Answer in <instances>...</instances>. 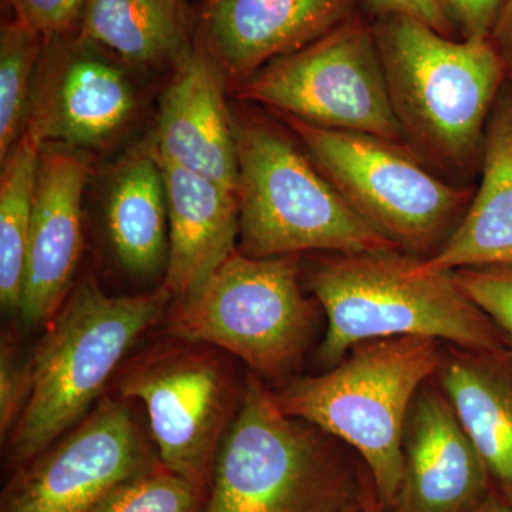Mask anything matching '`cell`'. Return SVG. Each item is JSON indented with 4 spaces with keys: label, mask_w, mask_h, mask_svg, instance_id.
Returning <instances> with one entry per match:
<instances>
[{
    "label": "cell",
    "mask_w": 512,
    "mask_h": 512,
    "mask_svg": "<svg viewBox=\"0 0 512 512\" xmlns=\"http://www.w3.org/2000/svg\"><path fill=\"white\" fill-rule=\"evenodd\" d=\"M308 289L328 318L320 365H338L366 340L429 338L471 350H505L504 333L468 298L454 272L402 251L322 256Z\"/></svg>",
    "instance_id": "cell-1"
},
{
    "label": "cell",
    "mask_w": 512,
    "mask_h": 512,
    "mask_svg": "<svg viewBox=\"0 0 512 512\" xmlns=\"http://www.w3.org/2000/svg\"><path fill=\"white\" fill-rule=\"evenodd\" d=\"M370 25L406 143L444 170L466 173L507 80L490 39L456 40L402 15Z\"/></svg>",
    "instance_id": "cell-2"
},
{
    "label": "cell",
    "mask_w": 512,
    "mask_h": 512,
    "mask_svg": "<svg viewBox=\"0 0 512 512\" xmlns=\"http://www.w3.org/2000/svg\"><path fill=\"white\" fill-rule=\"evenodd\" d=\"M171 293L107 295L96 282L70 291L28 360L29 394L8 441L16 470L89 413L123 357L164 318Z\"/></svg>",
    "instance_id": "cell-3"
},
{
    "label": "cell",
    "mask_w": 512,
    "mask_h": 512,
    "mask_svg": "<svg viewBox=\"0 0 512 512\" xmlns=\"http://www.w3.org/2000/svg\"><path fill=\"white\" fill-rule=\"evenodd\" d=\"M444 343L429 338L366 340L318 376L274 392L279 409L352 447L365 461L384 510L403 476V431L414 396L436 376Z\"/></svg>",
    "instance_id": "cell-4"
},
{
    "label": "cell",
    "mask_w": 512,
    "mask_h": 512,
    "mask_svg": "<svg viewBox=\"0 0 512 512\" xmlns=\"http://www.w3.org/2000/svg\"><path fill=\"white\" fill-rule=\"evenodd\" d=\"M363 487L340 441L282 412L274 390L249 370L207 512H342L362 501Z\"/></svg>",
    "instance_id": "cell-5"
},
{
    "label": "cell",
    "mask_w": 512,
    "mask_h": 512,
    "mask_svg": "<svg viewBox=\"0 0 512 512\" xmlns=\"http://www.w3.org/2000/svg\"><path fill=\"white\" fill-rule=\"evenodd\" d=\"M239 252L252 258L400 251L295 144L262 121L235 124Z\"/></svg>",
    "instance_id": "cell-6"
},
{
    "label": "cell",
    "mask_w": 512,
    "mask_h": 512,
    "mask_svg": "<svg viewBox=\"0 0 512 512\" xmlns=\"http://www.w3.org/2000/svg\"><path fill=\"white\" fill-rule=\"evenodd\" d=\"M278 116L301 140L320 173L404 254L420 259L436 255L473 200L471 188L441 180L402 144Z\"/></svg>",
    "instance_id": "cell-7"
},
{
    "label": "cell",
    "mask_w": 512,
    "mask_h": 512,
    "mask_svg": "<svg viewBox=\"0 0 512 512\" xmlns=\"http://www.w3.org/2000/svg\"><path fill=\"white\" fill-rule=\"evenodd\" d=\"M318 308L299 284V255L235 251L195 298L175 306L170 332L227 350L261 379H278L308 349Z\"/></svg>",
    "instance_id": "cell-8"
},
{
    "label": "cell",
    "mask_w": 512,
    "mask_h": 512,
    "mask_svg": "<svg viewBox=\"0 0 512 512\" xmlns=\"http://www.w3.org/2000/svg\"><path fill=\"white\" fill-rule=\"evenodd\" d=\"M238 96L316 127L370 134L406 146L372 25L360 16L266 64L238 84Z\"/></svg>",
    "instance_id": "cell-9"
},
{
    "label": "cell",
    "mask_w": 512,
    "mask_h": 512,
    "mask_svg": "<svg viewBox=\"0 0 512 512\" xmlns=\"http://www.w3.org/2000/svg\"><path fill=\"white\" fill-rule=\"evenodd\" d=\"M117 390L146 406L161 463L210 490L218 451L239 409L220 360L187 346L153 350L123 370Z\"/></svg>",
    "instance_id": "cell-10"
},
{
    "label": "cell",
    "mask_w": 512,
    "mask_h": 512,
    "mask_svg": "<svg viewBox=\"0 0 512 512\" xmlns=\"http://www.w3.org/2000/svg\"><path fill=\"white\" fill-rule=\"evenodd\" d=\"M158 461L127 404L103 397L69 434L12 471L0 512H89Z\"/></svg>",
    "instance_id": "cell-11"
},
{
    "label": "cell",
    "mask_w": 512,
    "mask_h": 512,
    "mask_svg": "<svg viewBox=\"0 0 512 512\" xmlns=\"http://www.w3.org/2000/svg\"><path fill=\"white\" fill-rule=\"evenodd\" d=\"M43 76L25 127L43 146H101L136 111V92L127 74L82 37L49 57Z\"/></svg>",
    "instance_id": "cell-12"
},
{
    "label": "cell",
    "mask_w": 512,
    "mask_h": 512,
    "mask_svg": "<svg viewBox=\"0 0 512 512\" xmlns=\"http://www.w3.org/2000/svg\"><path fill=\"white\" fill-rule=\"evenodd\" d=\"M393 512H467L491 494L490 471L436 379L414 396Z\"/></svg>",
    "instance_id": "cell-13"
},
{
    "label": "cell",
    "mask_w": 512,
    "mask_h": 512,
    "mask_svg": "<svg viewBox=\"0 0 512 512\" xmlns=\"http://www.w3.org/2000/svg\"><path fill=\"white\" fill-rule=\"evenodd\" d=\"M363 0H207L200 46L241 84L266 64L359 18Z\"/></svg>",
    "instance_id": "cell-14"
},
{
    "label": "cell",
    "mask_w": 512,
    "mask_h": 512,
    "mask_svg": "<svg viewBox=\"0 0 512 512\" xmlns=\"http://www.w3.org/2000/svg\"><path fill=\"white\" fill-rule=\"evenodd\" d=\"M87 178L89 165L82 156L43 146L19 308L26 326L47 325L72 291L83 251Z\"/></svg>",
    "instance_id": "cell-15"
},
{
    "label": "cell",
    "mask_w": 512,
    "mask_h": 512,
    "mask_svg": "<svg viewBox=\"0 0 512 512\" xmlns=\"http://www.w3.org/2000/svg\"><path fill=\"white\" fill-rule=\"evenodd\" d=\"M220 67L201 46L178 62L160 104L154 151L158 160L238 192L237 128L224 99Z\"/></svg>",
    "instance_id": "cell-16"
},
{
    "label": "cell",
    "mask_w": 512,
    "mask_h": 512,
    "mask_svg": "<svg viewBox=\"0 0 512 512\" xmlns=\"http://www.w3.org/2000/svg\"><path fill=\"white\" fill-rule=\"evenodd\" d=\"M160 161V160H158ZM168 205L164 288L175 306L191 301L234 254L239 237L238 192L163 163Z\"/></svg>",
    "instance_id": "cell-17"
},
{
    "label": "cell",
    "mask_w": 512,
    "mask_h": 512,
    "mask_svg": "<svg viewBox=\"0 0 512 512\" xmlns=\"http://www.w3.org/2000/svg\"><path fill=\"white\" fill-rule=\"evenodd\" d=\"M433 271L512 266V90H501L485 130L483 175L466 214L440 251L423 259Z\"/></svg>",
    "instance_id": "cell-18"
},
{
    "label": "cell",
    "mask_w": 512,
    "mask_h": 512,
    "mask_svg": "<svg viewBox=\"0 0 512 512\" xmlns=\"http://www.w3.org/2000/svg\"><path fill=\"white\" fill-rule=\"evenodd\" d=\"M434 379L491 478L512 498V355L444 343Z\"/></svg>",
    "instance_id": "cell-19"
},
{
    "label": "cell",
    "mask_w": 512,
    "mask_h": 512,
    "mask_svg": "<svg viewBox=\"0 0 512 512\" xmlns=\"http://www.w3.org/2000/svg\"><path fill=\"white\" fill-rule=\"evenodd\" d=\"M107 228L120 264L151 276L167 264L168 205L163 168L153 150L127 158L107 197Z\"/></svg>",
    "instance_id": "cell-20"
},
{
    "label": "cell",
    "mask_w": 512,
    "mask_h": 512,
    "mask_svg": "<svg viewBox=\"0 0 512 512\" xmlns=\"http://www.w3.org/2000/svg\"><path fill=\"white\" fill-rule=\"evenodd\" d=\"M187 0H86L80 35L133 64L180 62L188 52Z\"/></svg>",
    "instance_id": "cell-21"
},
{
    "label": "cell",
    "mask_w": 512,
    "mask_h": 512,
    "mask_svg": "<svg viewBox=\"0 0 512 512\" xmlns=\"http://www.w3.org/2000/svg\"><path fill=\"white\" fill-rule=\"evenodd\" d=\"M43 144L25 131L10 151L0 178V302L18 312L22 299L26 251Z\"/></svg>",
    "instance_id": "cell-22"
},
{
    "label": "cell",
    "mask_w": 512,
    "mask_h": 512,
    "mask_svg": "<svg viewBox=\"0 0 512 512\" xmlns=\"http://www.w3.org/2000/svg\"><path fill=\"white\" fill-rule=\"evenodd\" d=\"M39 33L20 20L0 29V161L5 163L18 144L30 109V86L43 47Z\"/></svg>",
    "instance_id": "cell-23"
},
{
    "label": "cell",
    "mask_w": 512,
    "mask_h": 512,
    "mask_svg": "<svg viewBox=\"0 0 512 512\" xmlns=\"http://www.w3.org/2000/svg\"><path fill=\"white\" fill-rule=\"evenodd\" d=\"M210 490L161 461L113 488L89 512H207Z\"/></svg>",
    "instance_id": "cell-24"
},
{
    "label": "cell",
    "mask_w": 512,
    "mask_h": 512,
    "mask_svg": "<svg viewBox=\"0 0 512 512\" xmlns=\"http://www.w3.org/2000/svg\"><path fill=\"white\" fill-rule=\"evenodd\" d=\"M458 285L488 316L512 346V266H483L454 271Z\"/></svg>",
    "instance_id": "cell-25"
},
{
    "label": "cell",
    "mask_w": 512,
    "mask_h": 512,
    "mask_svg": "<svg viewBox=\"0 0 512 512\" xmlns=\"http://www.w3.org/2000/svg\"><path fill=\"white\" fill-rule=\"evenodd\" d=\"M16 19L39 33L46 43L62 39L82 19L86 0H8Z\"/></svg>",
    "instance_id": "cell-26"
},
{
    "label": "cell",
    "mask_w": 512,
    "mask_h": 512,
    "mask_svg": "<svg viewBox=\"0 0 512 512\" xmlns=\"http://www.w3.org/2000/svg\"><path fill=\"white\" fill-rule=\"evenodd\" d=\"M28 394V362H20L9 336H3L2 345H0V433H2V439H5V434L15 427L26 400H28Z\"/></svg>",
    "instance_id": "cell-27"
},
{
    "label": "cell",
    "mask_w": 512,
    "mask_h": 512,
    "mask_svg": "<svg viewBox=\"0 0 512 512\" xmlns=\"http://www.w3.org/2000/svg\"><path fill=\"white\" fill-rule=\"evenodd\" d=\"M461 39L490 37L507 0H436Z\"/></svg>",
    "instance_id": "cell-28"
},
{
    "label": "cell",
    "mask_w": 512,
    "mask_h": 512,
    "mask_svg": "<svg viewBox=\"0 0 512 512\" xmlns=\"http://www.w3.org/2000/svg\"><path fill=\"white\" fill-rule=\"evenodd\" d=\"M373 19L402 15L420 20L443 36L453 37L454 29L436 0H363Z\"/></svg>",
    "instance_id": "cell-29"
},
{
    "label": "cell",
    "mask_w": 512,
    "mask_h": 512,
    "mask_svg": "<svg viewBox=\"0 0 512 512\" xmlns=\"http://www.w3.org/2000/svg\"><path fill=\"white\" fill-rule=\"evenodd\" d=\"M488 39L503 63L505 79L512 83V0L505 2Z\"/></svg>",
    "instance_id": "cell-30"
},
{
    "label": "cell",
    "mask_w": 512,
    "mask_h": 512,
    "mask_svg": "<svg viewBox=\"0 0 512 512\" xmlns=\"http://www.w3.org/2000/svg\"><path fill=\"white\" fill-rule=\"evenodd\" d=\"M467 512H512V498L505 494L491 493L473 510Z\"/></svg>",
    "instance_id": "cell-31"
},
{
    "label": "cell",
    "mask_w": 512,
    "mask_h": 512,
    "mask_svg": "<svg viewBox=\"0 0 512 512\" xmlns=\"http://www.w3.org/2000/svg\"><path fill=\"white\" fill-rule=\"evenodd\" d=\"M362 504L365 512H383L384 508L377 497L375 487H373L372 480H367L365 487H363Z\"/></svg>",
    "instance_id": "cell-32"
},
{
    "label": "cell",
    "mask_w": 512,
    "mask_h": 512,
    "mask_svg": "<svg viewBox=\"0 0 512 512\" xmlns=\"http://www.w3.org/2000/svg\"><path fill=\"white\" fill-rule=\"evenodd\" d=\"M342 512H365V508H363L362 501L359 504L353 505V507L348 508V510Z\"/></svg>",
    "instance_id": "cell-33"
}]
</instances>
